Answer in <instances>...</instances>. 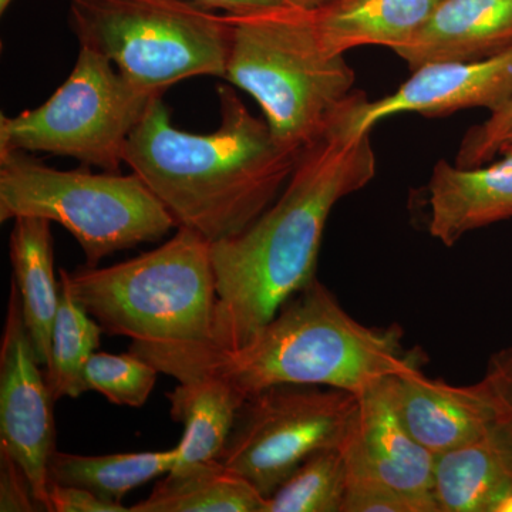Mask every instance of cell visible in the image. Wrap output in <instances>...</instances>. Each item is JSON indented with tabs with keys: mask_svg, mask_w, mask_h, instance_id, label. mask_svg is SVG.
Here are the masks:
<instances>
[{
	"mask_svg": "<svg viewBox=\"0 0 512 512\" xmlns=\"http://www.w3.org/2000/svg\"><path fill=\"white\" fill-rule=\"evenodd\" d=\"M365 94L353 93L299 156L274 204L241 234L211 244L217 281L212 348L202 360L234 350L264 328L285 302L316 279L330 212L376 174L372 131L356 126Z\"/></svg>",
	"mask_w": 512,
	"mask_h": 512,
	"instance_id": "1",
	"label": "cell"
},
{
	"mask_svg": "<svg viewBox=\"0 0 512 512\" xmlns=\"http://www.w3.org/2000/svg\"><path fill=\"white\" fill-rule=\"evenodd\" d=\"M217 94L221 121L214 133L174 127L163 96H156L124 151V163L163 202L177 228L191 229L211 244L258 220L301 156L276 143L266 121L227 84Z\"/></svg>",
	"mask_w": 512,
	"mask_h": 512,
	"instance_id": "2",
	"label": "cell"
},
{
	"mask_svg": "<svg viewBox=\"0 0 512 512\" xmlns=\"http://www.w3.org/2000/svg\"><path fill=\"white\" fill-rule=\"evenodd\" d=\"M120 264L69 272L74 298L128 352L180 380L212 348L217 281L211 242L188 228Z\"/></svg>",
	"mask_w": 512,
	"mask_h": 512,
	"instance_id": "3",
	"label": "cell"
},
{
	"mask_svg": "<svg viewBox=\"0 0 512 512\" xmlns=\"http://www.w3.org/2000/svg\"><path fill=\"white\" fill-rule=\"evenodd\" d=\"M424 359L419 349L403 345L399 325H363L315 279L247 343L208 356L187 379L214 373L245 399L279 384L333 387L359 396L387 377L421 369Z\"/></svg>",
	"mask_w": 512,
	"mask_h": 512,
	"instance_id": "4",
	"label": "cell"
},
{
	"mask_svg": "<svg viewBox=\"0 0 512 512\" xmlns=\"http://www.w3.org/2000/svg\"><path fill=\"white\" fill-rule=\"evenodd\" d=\"M231 49L224 79L261 107L276 143L302 153L356 92L345 56L320 46L306 9L228 15Z\"/></svg>",
	"mask_w": 512,
	"mask_h": 512,
	"instance_id": "5",
	"label": "cell"
},
{
	"mask_svg": "<svg viewBox=\"0 0 512 512\" xmlns=\"http://www.w3.org/2000/svg\"><path fill=\"white\" fill-rule=\"evenodd\" d=\"M26 151H0V222L39 217L79 242L86 266L163 239L174 218L137 174L62 171Z\"/></svg>",
	"mask_w": 512,
	"mask_h": 512,
	"instance_id": "6",
	"label": "cell"
},
{
	"mask_svg": "<svg viewBox=\"0 0 512 512\" xmlns=\"http://www.w3.org/2000/svg\"><path fill=\"white\" fill-rule=\"evenodd\" d=\"M69 23L80 47L143 92L163 96L183 80L227 72L228 15L191 0H72Z\"/></svg>",
	"mask_w": 512,
	"mask_h": 512,
	"instance_id": "7",
	"label": "cell"
},
{
	"mask_svg": "<svg viewBox=\"0 0 512 512\" xmlns=\"http://www.w3.org/2000/svg\"><path fill=\"white\" fill-rule=\"evenodd\" d=\"M153 97L106 57L80 47L72 73L45 103L0 116V151L72 157L119 173L128 138Z\"/></svg>",
	"mask_w": 512,
	"mask_h": 512,
	"instance_id": "8",
	"label": "cell"
},
{
	"mask_svg": "<svg viewBox=\"0 0 512 512\" xmlns=\"http://www.w3.org/2000/svg\"><path fill=\"white\" fill-rule=\"evenodd\" d=\"M357 394L303 384H279L248 397L220 458L265 498L318 451L342 448Z\"/></svg>",
	"mask_w": 512,
	"mask_h": 512,
	"instance_id": "9",
	"label": "cell"
},
{
	"mask_svg": "<svg viewBox=\"0 0 512 512\" xmlns=\"http://www.w3.org/2000/svg\"><path fill=\"white\" fill-rule=\"evenodd\" d=\"M40 366L12 279L0 339V448L23 468L37 504L50 512L47 470L56 451L55 399Z\"/></svg>",
	"mask_w": 512,
	"mask_h": 512,
	"instance_id": "10",
	"label": "cell"
},
{
	"mask_svg": "<svg viewBox=\"0 0 512 512\" xmlns=\"http://www.w3.org/2000/svg\"><path fill=\"white\" fill-rule=\"evenodd\" d=\"M350 476L396 491L417 512H439L433 497L436 456L413 439L394 406L390 377L357 396L342 446Z\"/></svg>",
	"mask_w": 512,
	"mask_h": 512,
	"instance_id": "11",
	"label": "cell"
},
{
	"mask_svg": "<svg viewBox=\"0 0 512 512\" xmlns=\"http://www.w3.org/2000/svg\"><path fill=\"white\" fill-rule=\"evenodd\" d=\"M383 99L362 101L356 126L372 131L402 113L444 117L467 109L495 111L512 99V47L480 60L424 64Z\"/></svg>",
	"mask_w": 512,
	"mask_h": 512,
	"instance_id": "12",
	"label": "cell"
},
{
	"mask_svg": "<svg viewBox=\"0 0 512 512\" xmlns=\"http://www.w3.org/2000/svg\"><path fill=\"white\" fill-rule=\"evenodd\" d=\"M390 389L406 429L436 457L480 439L498 420L481 380L453 386L413 369L390 377Z\"/></svg>",
	"mask_w": 512,
	"mask_h": 512,
	"instance_id": "13",
	"label": "cell"
},
{
	"mask_svg": "<svg viewBox=\"0 0 512 512\" xmlns=\"http://www.w3.org/2000/svg\"><path fill=\"white\" fill-rule=\"evenodd\" d=\"M500 160L480 167L461 168L437 161L429 185L431 237L454 247L476 229L512 218V144Z\"/></svg>",
	"mask_w": 512,
	"mask_h": 512,
	"instance_id": "14",
	"label": "cell"
},
{
	"mask_svg": "<svg viewBox=\"0 0 512 512\" xmlns=\"http://www.w3.org/2000/svg\"><path fill=\"white\" fill-rule=\"evenodd\" d=\"M512 47V0H441L430 19L393 50L410 70L424 64L480 60Z\"/></svg>",
	"mask_w": 512,
	"mask_h": 512,
	"instance_id": "15",
	"label": "cell"
},
{
	"mask_svg": "<svg viewBox=\"0 0 512 512\" xmlns=\"http://www.w3.org/2000/svg\"><path fill=\"white\" fill-rule=\"evenodd\" d=\"M439 512H512V434L497 420L476 441L436 457Z\"/></svg>",
	"mask_w": 512,
	"mask_h": 512,
	"instance_id": "16",
	"label": "cell"
},
{
	"mask_svg": "<svg viewBox=\"0 0 512 512\" xmlns=\"http://www.w3.org/2000/svg\"><path fill=\"white\" fill-rule=\"evenodd\" d=\"M441 0H332L306 9L320 46L345 56L363 46H403L430 19Z\"/></svg>",
	"mask_w": 512,
	"mask_h": 512,
	"instance_id": "17",
	"label": "cell"
},
{
	"mask_svg": "<svg viewBox=\"0 0 512 512\" xmlns=\"http://www.w3.org/2000/svg\"><path fill=\"white\" fill-rule=\"evenodd\" d=\"M52 222L39 217L13 220L9 256L13 281L22 299L26 328L40 365L50 359L53 322L60 301V281L55 276Z\"/></svg>",
	"mask_w": 512,
	"mask_h": 512,
	"instance_id": "18",
	"label": "cell"
},
{
	"mask_svg": "<svg viewBox=\"0 0 512 512\" xmlns=\"http://www.w3.org/2000/svg\"><path fill=\"white\" fill-rule=\"evenodd\" d=\"M167 399L171 417L183 424L178 457L170 473L220 458L245 397L222 376L204 373L178 383Z\"/></svg>",
	"mask_w": 512,
	"mask_h": 512,
	"instance_id": "19",
	"label": "cell"
},
{
	"mask_svg": "<svg viewBox=\"0 0 512 512\" xmlns=\"http://www.w3.org/2000/svg\"><path fill=\"white\" fill-rule=\"evenodd\" d=\"M268 498L222 461L168 473L130 512H265Z\"/></svg>",
	"mask_w": 512,
	"mask_h": 512,
	"instance_id": "20",
	"label": "cell"
},
{
	"mask_svg": "<svg viewBox=\"0 0 512 512\" xmlns=\"http://www.w3.org/2000/svg\"><path fill=\"white\" fill-rule=\"evenodd\" d=\"M178 448L110 456H80L55 451L49 461V484L86 488L104 500L121 503L134 488L167 476L173 470Z\"/></svg>",
	"mask_w": 512,
	"mask_h": 512,
	"instance_id": "21",
	"label": "cell"
},
{
	"mask_svg": "<svg viewBox=\"0 0 512 512\" xmlns=\"http://www.w3.org/2000/svg\"><path fill=\"white\" fill-rule=\"evenodd\" d=\"M60 301L50 343V359L46 380L53 399L86 393L83 383L84 366L100 346L103 329L74 298L69 271L60 269Z\"/></svg>",
	"mask_w": 512,
	"mask_h": 512,
	"instance_id": "22",
	"label": "cell"
},
{
	"mask_svg": "<svg viewBox=\"0 0 512 512\" xmlns=\"http://www.w3.org/2000/svg\"><path fill=\"white\" fill-rule=\"evenodd\" d=\"M348 476L342 448L318 451L268 498L265 512H342Z\"/></svg>",
	"mask_w": 512,
	"mask_h": 512,
	"instance_id": "23",
	"label": "cell"
},
{
	"mask_svg": "<svg viewBox=\"0 0 512 512\" xmlns=\"http://www.w3.org/2000/svg\"><path fill=\"white\" fill-rule=\"evenodd\" d=\"M158 373L156 367L131 352H94L84 366V390L100 393L117 406L140 409L156 387Z\"/></svg>",
	"mask_w": 512,
	"mask_h": 512,
	"instance_id": "24",
	"label": "cell"
},
{
	"mask_svg": "<svg viewBox=\"0 0 512 512\" xmlns=\"http://www.w3.org/2000/svg\"><path fill=\"white\" fill-rule=\"evenodd\" d=\"M512 133V99L491 111L483 123L473 126L461 138L454 164L461 168L480 167L500 156L505 140Z\"/></svg>",
	"mask_w": 512,
	"mask_h": 512,
	"instance_id": "25",
	"label": "cell"
},
{
	"mask_svg": "<svg viewBox=\"0 0 512 512\" xmlns=\"http://www.w3.org/2000/svg\"><path fill=\"white\" fill-rule=\"evenodd\" d=\"M349 473V471H348ZM342 512H417L403 495L366 478L348 476Z\"/></svg>",
	"mask_w": 512,
	"mask_h": 512,
	"instance_id": "26",
	"label": "cell"
},
{
	"mask_svg": "<svg viewBox=\"0 0 512 512\" xmlns=\"http://www.w3.org/2000/svg\"><path fill=\"white\" fill-rule=\"evenodd\" d=\"M0 511H42L23 468L0 448Z\"/></svg>",
	"mask_w": 512,
	"mask_h": 512,
	"instance_id": "27",
	"label": "cell"
},
{
	"mask_svg": "<svg viewBox=\"0 0 512 512\" xmlns=\"http://www.w3.org/2000/svg\"><path fill=\"white\" fill-rule=\"evenodd\" d=\"M481 382L493 400L498 421L512 434V348L491 357Z\"/></svg>",
	"mask_w": 512,
	"mask_h": 512,
	"instance_id": "28",
	"label": "cell"
},
{
	"mask_svg": "<svg viewBox=\"0 0 512 512\" xmlns=\"http://www.w3.org/2000/svg\"><path fill=\"white\" fill-rule=\"evenodd\" d=\"M50 512H130V507L104 500L86 488L49 484Z\"/></svg>",
	"mask_w": 512,
	"mask_h": 512,
	"instance_id": "29",
	"label": "cell"
},
{
	"mask_svg": "<svg viewBox=\"0 0 512 512\" xmlns=\"http://www.w3.org/2000/svg\"><path fill=\"white\" fill-rule=\"evenodd\" d=\"M207 9L222 10L227 15H249L282 8H291L288 0H191ZM295 8V6H293Z\"/></svg>",
	"mask_w": 512,
	"mask_h": 512,
	"instance_id": "30",
	"label": "cell"
},
{
	"mask_svg": "<svg viewBox=\"0 0 512 512\" xmlns=\"http://www.w3.org/2000/svg\"><path fill=\"white\" fill-rule=\"evenodd\" d=\"M292 6L301 9H316L320 6L326 5V3L332 2V0H288Z\"/></svg>",
	"mask_w": 512,
	"mask_h": 512,
	"instance_id": "31",
	"label": "cell"
},
{
	"mask_svg": "<svg viewBox=\"0 0 512 512\" xmlns=\"http://www.w3.org/2000/svg\"><path fill=\"white\" fill-rule=\"evenodd\" d=\"M13 0H0V13H5L9 6L12 5Z\"/></svg>",
	"mask_w": 512,
	"mask_h": 512,
	"instance_id": "32",
	"label": "cell"
},
{
	"mask_svg": "<svg viewBox=\"0 0 512 512\" xmlns=\"http://www.w3.org/2000/svg\"><path fill=\"white\" fill-rule=\"evenodd\" d=\"M510 144H512V133L510 134V136L507 137V140H505L503 148L510 146ZM503 148H501V150H503ZM500 153H501V151H500Z\"/></svg>",
	"mask_w": 512,
	"mask_h": 512,
	"instance_id": "33",
	"label": "cell"
}]
</instances>
